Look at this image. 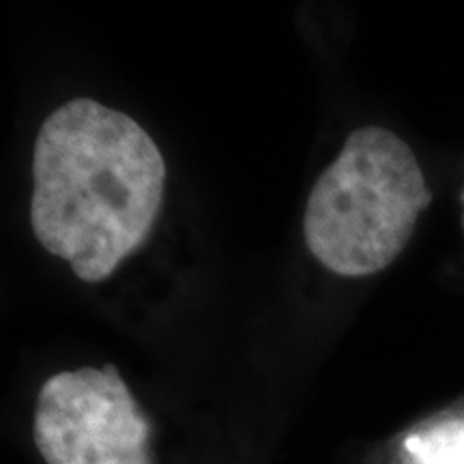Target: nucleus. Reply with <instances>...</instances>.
Here are the masks:
<instances>
[{
	"label": "nucleus",
	"instance_id": "1",
	"mask_svg": "<svg viewBox=\"0 0 464 464\" xmlns=\"http://www.w3.org/2000/svg\"><path fill=\"white\" fill-rule=\"evenodd\" d=\"M160 147L131 116L80 97L44 121L33 153L31 226L80 280H108L158 222Z\"/></svg>",
	"mask_w": 464,
	"mask_h": 464
},
{
	"label": "nucleus",
	"instance_id": "2",
	"mask_svg": "<svg viewBox=\"0 0 464 464\" xmlns=\"http://www.w3.org/2000/svg\"><path fill=\"white\" fill-rule=\"evenodd\" d=\"M430 202L409 144L385 127H362L310 191L305 246L338 276L379 274L402 254Z\"/></svg>",
	"mask_w": 464,
	"mask_h": 464
},
{
	"label": "nucleus",
	"instance_id": "3",
	"mask_svg": "<svg viewBox=\"0 0 464 464\" xmlns=\"http://www.w3.org/2000/svg\"><path fill=\"white\" fill-rule=\"evenodd\" d=\"M33 437L45 464H153L149 420L112 365L50 376Z\"/></svg>",
	"mask_w": 464,
	"mask_h": 464
},
{
	"label": "nucleus",
	"instance_id": "4",
	"mask_svg": "<svg viewBox=\"0 0 464 464\" xmlns=\"http://www.w3.org/2000/svg\"><path fill=\"white\" fill-rule=\"evenodd\" d=\"M460 198H462V228H464V189H462V196H460Z\"/></svg>",
	"mask_w": 464,
	"mask_h": 464
}]
</instances>
